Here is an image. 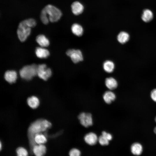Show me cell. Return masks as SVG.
I'll return each instance as SVG.
<instances>
[{
  "label": "cell",
  "mask_w": 156,
  "mask_h": 156,
  "mask_svg": "<svg viewBox=\"0 0 156 156\" xmlns=\"http://www.w3.org/2000/svg\"><path fill=\"white\" fill-rule=\"evenodd\" d=\"M51 126V123L50 122L43 119H38L31 124L28 129V136L30 151L32 153L33 146L37 144L34 139L35 135L46 131Z\"/></svg>",
  "instance_id": "1"
},
{
  "label": "cell",
  "mask_w": 156,
  "mask_h": 156,
  "mask_svg": "<svg viewBox=\"0 0 156 156\" xmlns=\"http://www.w3.org/2000/svg\"><path fill=\"white\" fill-rule=\"evenodd\" d=\"M43 10L45 12L49 21L51 22H57L62 15V12L59 9L51 4L46 6Z\"/></svg>",
  "instance_id": "2"
},
{
  "label": "cell",
  "mask_w": 156,
  "mask_h": 156,
  "mask_svg": "<svg viewBox=\"0 0 156 156\" xmlns=\"http://www.w3.org/2000/svg\"><path fill=\"white\" fill-rule=\"evenodd\" d=\"M37 67L34 64L25 66L20 70V75L24 79L30 80L37 75Z\"/></svg>",
  "instance_id": "3"
},
{
  "label": "cell",
  "mask_w": 156,
  "mask_h": 156,
  "mask_svg": "<svg viewBox=\"0 0 156 156\" xmlns=\"http://www.w3.org/2000/svg\"><path fill=\"white\" fill-rule=\"evenodd\" d=\"M31 27L27 24L26 20L21 21L19 24L17 31L18 36L21 42L26 40L31 32Z\"/></svg>",
  "instance_id": "4"
},
{
  "label": "cell",
  "mask_w": 156,
  "mask_h": 156,
  "mask_svg": "<svg viewBox=\"0 0 156 156\" xmlns=\"http://www.w3.org/2000/svg\"><path fill=\"white\" fill-rule=\"evenodd\" d=\"M51 74V69L47 68L46 64H43L38 66L37 75L40 78L46 81L50 77Z\"/></svg>",
  "instance_id": "5"
},
{
  "label": "cell",
  "mask_w": 156,
  "mask_h": 156,
  "mask_svg": "<svg viewBox=\"0 0 156 156\" xmlns=\"http://www.w3.org/2000/svg\"><path fill=\"white\" fill-rule=\"evenodd\" d=\"M78 117L80 124L85 127H88L93 124L92 116L90 113L81 112Z\"/></svg>",
  "instance_id": "6"
},
{
  "label": "cell",
  "mask_w": 156,
  "mask_h": 156,
  "mask_svg": "<svg viewBox=\"0 0 156 156\" xmlns=\"http://www.w3.org/2000/svg\"><path fill=\"white\" fill-rule=\"evenodd\" d=\"M66 54L70 57L74 63H77L83 60V57L82 53L79 49H69L66 51Z\"/></svg>",
  "instance_id": "7"
},
{
  "label": "cell",
  "mask_w": 156,
  "mask_h": 156,
  "mask_svg": "<svg viewBox=\"0 0 156 156\" xmlns=\"http://www.w3.org/2000/svg\"><path fill=\"white\" fill-rule=\"evenodd\" d=\"M84 139L87 144L93 146L98 142V138L95 133L91 132L86 134L84 137Z\"/></svg>",
  "instance_id": "8"
},
{
  "label": "cell",
  "mask_w": 156,
  "mask_h": 156,
  "mask_svg": "<svg viewBox=\"0 0 156 156\" xmlns=\"http://www.w3.org/2000/svg\"><path fill=\"white\" fill-rule=\"evenodd\" d=\"M46 150V146L44 144H36L33 146L32 152L36 156H42L45 155Z\"/></svg>",
  "instance_id": "9"
},
{
  "label": "cell",
  "mask_w": 156,
  "mask_h": 156,
  "mask_svg": "<svg viewBox=\"0 0 156 156\" xmlns=\"http://www.w3.org/2000/svg\"><path fill=\"white\" fill-rule=\"evenodd\" d=\"M5 80L10 83L15 82L17 78L16 72L14 70H8L4 75Z\"/></svg>",
  "instance_id": "10"
},
{
  "label": "cell",
  "mask_w": 156,
  "mask_h": 156,
  "mask_svg": "<svg viewBox=\"0 0 156 156\" xmlns=\"http://www.w3.org/2000/svg\"><path fill=\"white\" fill-rule=\"evenodd\" d=\"M72 12L75 15H78L82 12L83 10V5L78 1L74 2L71 5Z\"/></svg>",
  "instance_id": "11"
},
{
  "label": "cell",
  "mask_w": 156,
  "mask_h": 156,
  "mask_svg": "<svg viewBox=\"0 0 156 156\" xmlns=\"http://www.w3.org/2000/svg\"><path fill=\"white\" fill-rule=\"evenodd\" d=\"M116 98L115 94L111 91H106L103 95V99L105 102L108 104L114 101Z\"/></svg>",
  "instance_id": "12"
},
{
  "label": "cell",
  "mask_w": 156,
  "mask_h": 156,
  "mask_svg": "<svg viewBox=\"0 0 156 156\" xmlns=\"http://www.w3.org/2000/svg\"><path fill=\"white\" fill-rule=\"evenodd\" d=\"M105 84L106 87L110 90H114L118 86L117 81L112 77L107 78L105 80Z\"/></svg>",
  "instance_id": "13"
},
{
  "label": "cell",
  "mask_w": 156,
  "mask_h": 156,
  "mask_svg": "<svg viewBox=\"0 0 156 156\" xmlns=\"http://www.w3.org/2000/svg\"><path fill=\"white\" fill-rule=\"evenodd\" d=\"M27 102L28 105L33 109L37 108L40 104V101L35 96H32L28 98L27 100Z\"/></svg>",
  "instance_id": "14"
},
{
  "label": "cell",
  "mask_w": 156,
  "mask_h": 156,
  "mask_svg": "<svg viewBox=\"0 0 156 156\" xmlns=\"http://www.w3.org/2000/svg\"><path fill=\"white\" fill-rule=\"evenodd\" d=\"M37 42L42 47H47L49 44V40L42 34L38 35L36 39Z\"/></svg>",
  "instance_id": "15"
},
{
  "label": "cell",
  "mask_w": 156,
  "mask_h": 156,
  "mask_svg": "<svg viewBox=\"0 0 156 156\" xmlns=\"http://www.w3.org/2000/svg\"><path fill=\"white\" fill-rule=\"evenodd\" d=\"M131 150L133 154L135 155H139L141 154L143 151V148L140 144L138 143H135L131 145Z\"/></svg>",
  "instance_id": "16"
},
{
  "label": "cell",
  "mask_w": 156,
  "mask_h": 156,
  "mask_svg": "<svg viewBox=\"0 0 156 156\" xmlns=\"http://www.w3.org/2000/svg\"><path fill=\"white\" fill-rule=\"evenodd\" d=\"M35 53L37 57L40 58H46L50 54L48 50L42 47L37 48Z\"/></svg>",
  "instance_id": "17"
},
{
  "label": "cell",
  "mask_w": 156,
  "mask_h": 156,
  "mask_svg": "<svg viewBox=\"0 0 156 156\" xmlns=\"http://www.w3.org/2000/svg\"><path fill=\"white\" fill-rule=\"evenodd\" d=\"M114 63L110 60H106L103 64V68L104 70L107 73H112L114 70Z\"/></svg>",
  "instance_id": "18"
},
{
  "label": "cell",
  "mask_w": 156,
  "mask_h": 156,
  "mask_svg": "<svg viewBox=\"0 0 156 156\" xmlns=\"http://www.w3.org/2000/svg\"><path fill=\"white\" fill-rule=\"evenodd\" d=\"M46 134L44 135L41 133L36 134L34 138V141L37 144H43L47 141Z\"/></svg>",
  "instance_id": "19"
},
{
  "label": "cell",
  "mask_w": 156,
  "mask_h": 156,
  "mask_svg": "<svg viewBox=\"0 0 156 156\" xmlns=\"http://www.w3.org/2000/svg\"><path fill=\"white\" fill-rule=\"evenodd\" d=\"M129 38V36L127 32L122 31L118 35L117 39L120 43L123 44L127 42Z\"/></svg>",
  "instance_id": "20"
},
{
  "label": "cell",
  "mask_w": 156,
  "mask_h": 156,
  "mask_svg": "<svg viewBox=\"0 0 156 156\" xmlns=\"http://www.w3.org/2000/svg\"><path fill=\"white\" fill-rule=\"evenodd\" d=\"M71 30L74 34L78 36H81L83 34V28L80 25L77 23L74 24L72 25Z\"/></svg>",
  "instance_id": "21"
},
{
  "label": "cell",
  "mask_w": 156,
  "mask_h": 156,
  "mask_svg": "<svg viewBox=\"0 0 156 156\" xmlns=\"http://www.w3.org/2000/svg\"><path fill=\"white\" fill-rule=\"evenodd\" d=\"M153 17V14L152 11L148 9H146L143 12L142 19L144 22H148L152 20Z\"/></svg>",
  "instance_id": "22"
},
{
  "label": "cell",
  "mask_w": 156,
  "mask_h": 156,
  "mask_svg": "<svg viewBox=\"0 0 156 156\" xmlns=\"http://www.w3.org/2000/svg\"><path fill=\"white\" fill-rule=\"evenodd\" d=\"M109 141L106 136L102 134L98 138V142L102 146H105L108 145Z\"/></svg>",
  "instance_id": "23"
},
{
  "label": "cell",
  "mask_w": 156,
  "mask_h": 156,
  "mask_svg": "<svg viewBox=\"0 0 156 156\" xmlns=\"http://www.w3.org/2000/svg\"><path fill=\"white\" fill-rule=\"evenodd\" d=\"M16 153L18 156H26L28 153L26 149L23 147H19L16 149Z\"/></svg>",
  "instance_id": "24"
},
{
  "label": "cell",
  "mask_w": 156,
  "mask_h": 156,
  "mask_svg": "<svg viewBox=\"0 0 156 156\" xmlns=\"http://www.w3.org/2000/svg\"><path fill=\"white\" fill-rule=\"evenodd\" d=\"M40 18L42 22L44 24H47L49 21L48 18L43 9L40 14Z\"/></svg>",
  "instance_id": "25"
},
{
  "label": "cell",
  "mask_w": 156,
  "mask_h": 156,
  "mask_svg": "<svg viewBox=\"0 0 156 156\" xmlns=\"http://www.w3.org/2000/svg\"><path fill=\"white\" fill-rule=\"evenodd\" d=\"M69 154L70 156H79L81 155V152L79 149L74 148L70 151Z\"/></svg>",
  "instance_id": "26"
},
{
  "label": "cell",
  "mask_w": 156,
  "mask_h": 156,
  "mask_svg": "<svg viewBox=\"0 0 156 156\" xmlns=\"http://www.w3.org/2000/svg\"><path fill=\"white\" fill-rule=\"evenodd\" d=\"M26 21L27 24L31 28L34 27L36 25V21L33 18H28L26 19Z\"/></svg>",
  "instance_id": "27"
},
{
  "label": "cell",
  "mask_w": 156,
  "mask_h": 156,
  "mask_svg": "<svg viewBox=\"0 0 156 156\" xmlns=\"http://www.w3.org/2000/svg\"><path fill=\"white\" fill-rule=\"evenodd\" d=\"M151 96L152 99L156 102V89L153 90L151 92Z\"/></svg>",
  "instance_id": "28"
},
{
  "label": "cell",
  "mask_w": 156,
  "mask_h": 156,
  "mask_svg": "<svg viewBox=\"0 0 156 156\" xmlns=\"http://www.w3.org/2000/svg\"><path fill=\"white\" fill-rule=\"evenodd\" d=\"M102 134L106 136L109 141L111 140L112 138V135L110 133L105 131H102Z\"/></svg>",
  "instance_id": "29"
},
{
  "label": "cell",
  "mask_w": 156,
  "mask_h": 156,
  "mask_svg": "<svg viewBox=\"0 0 156 156\" xmlns=\"http://www.w3.org/2000/svg\"><path fill=\"white\" fill-rule=\"evenodd\" d=\"M154 133L156 134V127H155L154 130Z\"/></svg>",
  "instance_id": "30"
},
{
  "label": "cell",
  "mask_w": 156,
  "mask_h": 156,
  "mask_svg": "<svg viewBox=\"0 0 156 156\" xmlns=\"http://www.w3.org/2000/svg\"><path fill=\"white\" fill-rule=\"evenodd\" d=\"M1 144H1V142H0V150H1V147H1V146H2Z\"/></svg>",
  "instance_id": "31"
},
{
  "label": "cell",
  "mask_w": 156,
  "mask_h": 156,
  "mask_svg": "<svg viewBox=\"0 0 156 156\" xmlns=\"http://www.w3.org/2000/svg\"><path fill=\"white\" fill-rule=\"evenodd\" d=\"M155 121L156 122V117L155 118Z\"/></svg>",
  "instance_id": "32"
}]
</instances>
